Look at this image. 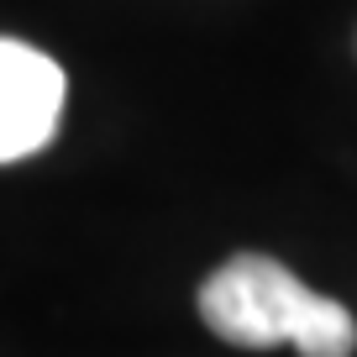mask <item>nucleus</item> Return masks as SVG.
Wrapping results in <instances>:
<instances>
[{
	"instance_id": "1",
	"label": "nucleus",
	"mask_w": 357,
	"mask_h": 357,
	"mask_svg": "<svg viewBox=\"0 0 357 357\" xmlns=\"http://www.w3.org/2000/svg\"><path fill=\"white\" fill-rule=\"evenodd\" d=\"M200 321L231 347H294L300 357H352L357 315L331 294H315L284 263L236 252L200 284Z\"/></svg>"
},
{
	"instance_id": "2",
	"label": "nucleus",
	"mask_w": 357,
	"mask_h": 357,
	"mask_svg": "<svg viewBox=\"0 0 357 357\" xmlns=\"http://www.w3.org/2000/svg\"><path fill=\"white\" fill-rule=\"evenodd\" d=\"M68 79L43 47L0 37V163H22L53 142Z\"/></svg>"
}]
</instances>
